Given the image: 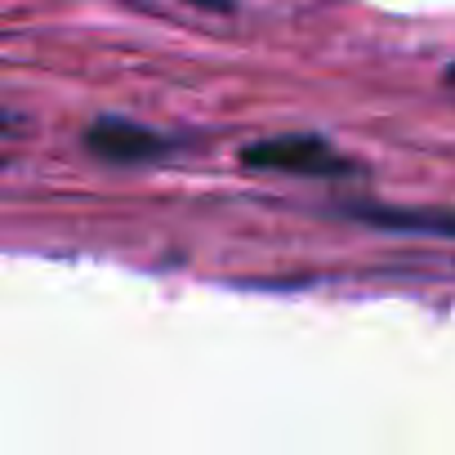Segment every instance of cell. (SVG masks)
I'll return each mask as SVG.
<instances>
[{
  "label": "cell",
  "mask_w": 455,
  "mask_h": 455,
  "mask_svg": "<svg viewBox=\"0 0 455 455\" xmlns=\"http://www.w3.org/2000/svg\"><path fill=\"white\" fill-rule=\"evenodd\" d=\"M242 165L259 174H304V179H344L362 174L357 161H348L331 139L322 134H273L242 148Z\"/></svg>",
  "instance_id": "1"
},
{
  "label": "cell",
  "mask_w": 455,
  "mask_h": 455,
  "mask_svg": "<svg viewBox=\"0 0 455 455\" xmlns=\"http://www.w3.org/2000/svg\"><path fill=\"white\" fill-rule=\"evenodd\" d=\"M357 223L384 228V233H424V237H451L455 242V210H428V205H348L344 210Z\"/></svg>",
  "instance_id": "3"
},
{
  "label": "cell",
  "mask_w": 455,
  "mask_h": 455,
  "mask_svg": "<svg viewBox=\"0 0 455 455\" xmlns=\"http://www.w3.org/2000/svg\"><path fill=\"white\" fill-rule=\"evenodd\" d=\"M201 10H219V14H233V0H192Z\"/></svg>",
  "instance_id": "4"
},
{
  "label": "cell",
  "mask_w": 455,
  "mask_h": 455,
  "mask_svg": "<svg viewBox=\"0 0 455 455\" xmlns=\"http://www.w3.org/2000/svg\"><path fill=\"white\" fill-rule=\"evenodd\" d=\"M85 152L108 161V165H152V161H165L179 143L143 121H130V116H94L85 125Z\"/></svg>",
  "instance_id": "2"
}]
</instances>
